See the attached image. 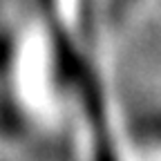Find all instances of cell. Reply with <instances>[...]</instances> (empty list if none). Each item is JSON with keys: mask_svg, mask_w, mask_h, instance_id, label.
<instances>
[{"mask_svg": "<svg viewBox=\"0 0 161 161\" xmlns=\"http://www.w3.org/2000/svg\"><path fill=\"white\" fill-rule=\"evenodd\" d=\"M139 5H141V0H110V18L114 23H121V20H125Z\"/></svg>", "mask_w": 161, "mask_h": 161, "instance_id": "6da1fadb", "label": "cell"}]
</instances>
